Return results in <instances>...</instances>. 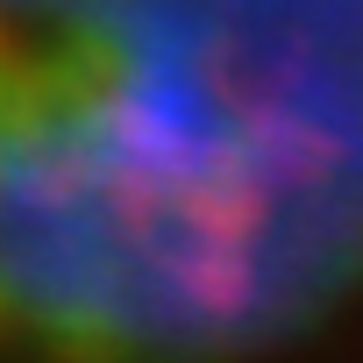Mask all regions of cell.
I'll list each match as a JSON object with an SVG mask.
<instances>
[{
    "label": "cell",
    "instance_id": "1",
    "mask_svg": "<svg viewBox=\"0 0 363 363\" xmlns=\"http://www.w3.org/2000/svg\"><path fill=\"white\" fill-rule=\"evenodd\" d=\"M0 363H363V0H0Z\"/></svg>",
    "mask_w": 363,
    "mask_h": 363
}]
</instances>
